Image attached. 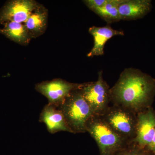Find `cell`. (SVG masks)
<instances>
[{
    "instance_id": "obj_1",
    "label": "cell",
    "mask_w": 155,
    "mask_h": 155,
    "mask_svg": "<svg viewBox=\"0 0 155 155\" xmlns=\"http://www.w3.org/2000/svg\"><path fill=\"white\" fill-rule=\"evenodd\" d=\"M110 92L113 104L137 114L152 107L155 97V79L139 69L126 68Z\"/></svg>"
},
{
    "instance_id": "obj_2",
    "label": "cell",
    "mask_w": 155,
    "mask_h": 155,
    "mask_svg": "<svg viewBox=\"0 0 155 155\" xmlns=\"http://www.w3.org/2000/svg\"><path fill=\"white\" fill-rule=\"evenodd\" d=\"M57 107L62 111L72 133L87 132V122L94 115L79 88L72 91Z\"/></svg>"
},
{
    "instance_id": "obj_3",
    "label": "cell",
    "mask_w": 155,
    "mask_h": 155,
    "mask_svg": "<svg viewBox=\"0 0 155 155\" xmlns=\"http://www.w3.org/2000/svg\"><path fill=\"white\" fill-rule=\"evenodd\" d=\"M86 131L95 140L100 155H115L130 144L115 132L101 116L94 115L89 119Z\"/></svg>"
},
{
    "instance_id": "obj_4",
    "label": "cell",
    "mask_w": 155,
    "mask_h": 155,
    "mask_svg": "<svg viewBox=\"0 0 155 155\" xmlns=\"http://www.w3.org/2000/svg\"><path fill=\"white\" fill-rule=\"evenodd\" d=\"M104 121L113 130L129 143L136 135L137 114L121 106H110L103 116Z\"/></svg>"
},
{
    "instance_id": "obj_5",
    "label": "cell",
    "mask_w": 155,
    "mask_h": 155,
    "mask_svg": "<svg viewBox=\"0 0 155 155\" xmlns=\"http://www.w3.org/2000/svg\"><path fill=\"white\" fill-rule=\"evenodd\" d=\"M110 89L104 80L103 72L99 71L97 81L82 84L79 88L94 115L102 116L110 107Z\"/></svg>"
},
{
    "instance_id": "obj_6",
    "label": "cell",
    "mask_w": 155,
    "mask_h": 155,
    "mask_svg": "<svg viewBox=\"0 0 155 155\" xmlns=\"http://www.w3.org/2000/svg\"><path fill=\"white\" fill-rule=\"evenodd\" d=\"M81 85L80 84L70 83L57 79L38 84L35 89L48 99V104L58 106L72 91L80 88Z\"/></svg>"
},
{
    "instance_id": "obj_7",
    "label": "cell",
    "mask_w": 155,
    "mask_h": 155,
    "mask_svg": "<svg viewBox=\"0 0 155 155\" xmlns=\"http://www.w3.org/2000/svg\"><path fill=\"white\" fill-rule=\"evenodd\" d=\"M38 6L31 0L9 1L0 10V25L7 22L25 23Z\"/></svg>"
},
{
    "instance_id": "obj_8",
    "label": "cell",
    "mask_w": 155,
    "mask_h": 155,
    "mask_svg": "<svg viewBox=\"0 0 155 155\" xmlns=\"http://www.w3.org/2000/svg\"><path fill=\"white\" fill-rule=\"evenodd\" d=\"M155 131V111L152 107L137 114L136 135L132 143L146 149Z\"/></svg>"
},
{
    "instance_id": "obj_9",
    "label": "cell",
    "mask_w": 155,
    "mask_h": 155,
    "mask_svg": "<svg viewBox=\"0 0 155 155\" xmlns=\"http://www.w3.org/2000/svg\"><path fill=\"white\" fill-rule=\"evenodd\" d=\"M39 121L45 124L50 133L61 131L72 133L62 111L57 106L48 104L45 106L40 115Z\"/></svg>"
},
{
    "instance_id": "obj_10",
    "label": "cell",
    "mask_w": 155,
    "mask_h": 155,
    "mask_svg": "<svg viewBox=\"0 0 155 155\" xmlns=\"http://www.w3.org/2000/svg\"><path fill=\"white\" fill-rule=\"evenodd\" d=\"M152 8L150 0H124L119 6L121 20H135L147 15Z\"/></svg>"
},
{
    "instance_id": "obj_11",
    "label": "cell",
    "mask_w": 155,
    "mask_h": 155,
    "mask_svg": "<svg viewBox=\"0 0 155 155\" xmlns=\"http://www.w3.org/2000/svg\"><path fill=\"white\" fill-rule=\"evenodd\" d=\"M89 32L92 35L94 40L93 47L87 55L89 58L103 55L104 54L105 45L109 39L117 35H124L123 31L115 30L109 25L104 27L92 26L89 29Z\"/></svg>"
},
{
    "instance_id": "obj_12",
    "label": "cell",
    "mask_w": 155,
    "mask_h": 155,
    "mask_svg": "<svg viewBox=\"0 0 155 155\" xmlns=\"http://www.w3.org/2000/svg\"><path fill=\"white\" fill-rule=\"evenodd\" d=\"M48 11L38 5L28 17L25 25L31 37H38L44 33L47 23Z\"/></svg>"
},
{
    "instance_id": "obj_13",
    "label": "cell",
    "mask_w": 155,
    "mask_h": 155,
    "mask_svg": "<svg viewBox=\"0 0 155 155\" xmlns=\"http://www.w3.org/2000/svg\"><path fill=\"white\" fill-rule=\"evenodd\" d=\"M0 34L17 43L27 44L31 37L25 24L15 22H7L0 25Z\"/></svg>"
},
{
    "instance_id": "obj_14",
    "label": "cell",
    "mask_w": 155,
    "mask_h": 155,
    "mask_svg": "<svg viewBox=\"0 0 155 155\" xmlns=\"http://www.w3.org/2000/svg\"><path fill=\"white\" fill-rule=\"evenodd\" d=\"M124 0H108L104 5L92 11L108 23L121 20L119 14V6Z\"/></svg>"
},
{
    "instance_id": "obj_15",
    "label": "cell",
    "mask_w": 155,
    "mask_h": 155,
    "mask_svg": "<svg viewBox=\"0 0 155 155\" xmlns=\"http://www.w3.org/2000/svg\"><path fill=\"white\" fill-rule=\"evenodd\" d=\"M115 155H152L145 148L140 147L134 143H130L116 153Z\"/></svg>"
},
{
    "instance_id": "obj_16",
    "label": "cell",
    "mask_w": 155,
    "mask_h": 155,
    "mask_svg": "<svg viewBox=\"0 0 155 155\" xmlns=\"http://www.w3.org/2000/svg\"><path fill=\"white\" fill-rule=\"evenodd\" d=\"M108 2V0H86L83 1L88 8L91 11L104 5Z\"/></svg>"
},
{
    "instance_id": "obj_17",
    "label": "cell",
    "mask_w": 155,
    "mask_h": 155,
    "mask_svg": "<svg viewBox=\"0 0 155 155\" xmlns=\"http://www.w3.org/2000/svg\"><path fill=\"white\" fill-rule=\"evenodd\" d=\"M146 149L148 150L152 155H155V131L152 140L149 145L147 147Z\"/></svg>"
}]
</instances>
